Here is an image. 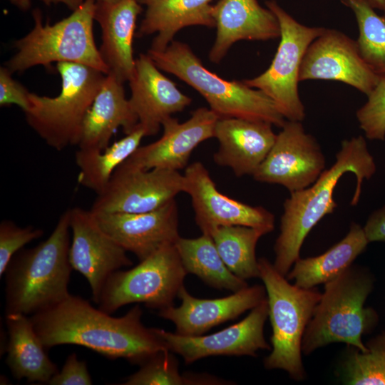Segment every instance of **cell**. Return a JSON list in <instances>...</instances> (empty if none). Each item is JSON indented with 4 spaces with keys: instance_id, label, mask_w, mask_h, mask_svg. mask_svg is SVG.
<instances>
[{
    "instance_id": "obj_32",
    "label": "cell",
    "mask_w": 385,
    "mask_h": 385,
    "mask_svg": "<svg viewBox=\"0 0 385 385\" xmlns=\"http://www.w3.org/2000/svg\"><path fill=\"white\" fill-rule=\"evenodd\" d=\"M366 351L348 346L341 364L343 381L350 385H385V331L370 339Z\"/></svg>"
},
{
    "instance_id": "obj_24",
    "label": "cell",
    "mask_w": 385,
    "mask_h": 385,
    "mask_svg": "<svg viewBox=\"0 0 385 385\" xmlns=\"http://www.w3.org/2000/svg\"><path fill=\"white\" fill-rule=\"evenodd\" d=\"M123 83L107 74L83 122L79 148L103 150L119 128L125 134L138 124L137 116L126 98Z\"/></svg>"
},
{
    "instance_id": "obj_4",
    "label": "cell",
    "mask_w": 385,
    "mask_h": 385,
    "mask_svg": "<svg viewBox=\"0 0 385 385\" xmlns=\"http://www.w3.org/2000/svg\"><path fill=\"white\" fill-rule=\"evenodd\" d=\"M374 282L369 269L352 265L324 284L302 339V354L309 355L322 346L339 342L366 351L362 337L370 333L379 322L377 312L364 306Z\"/></svg>"
},
{
    "instance_id": "obj_2",
    "label": "cell",
    "mask_w": 385,
    "mask_h": 385,
    "mask_svg": "<svg viewBox=\"0 0 385 385\" xmlns=\"http://www.w3.org/2000/svg\"><path fill=\"white\" fill-rule=\"evenodd\" d=\"M376 170L374 159L361 135L342 142L334 163L324 170L309 187L290 192L283 204L280 232L274 246L276 270L287 276L294 263L300 257V250L306 237L326 215L333 212L337 203L333 194L342 175L353 173L356 179L351 201L356 205L360 197L364 180L370 179Z\"/></svg>"
},
{
    "instance_id": "obj_16",
    "label": "cell",
    "mask_w": 385,
    "mask_h": 385,
    "mask_svg": "<svg viewBox=\"0 0 385 385\" xmlns=\"http://www.w3.org/2000/svg\"><path fill=\"white\" fill-rule=\"evenodd\" d=\"M379 79L365 63L356 41L325 29L309 46L303 58L299 81L332 80L349 85L368 96Z\"/></svg>"
},
{
    "instance_id": "obj_12",
    "label": "cell",
    "mask_w": 385,
    "mask_h": 385,
    "mask_svg": "<svg viewBox=\"0 0 385 385\" xmlns=\"http://www.w3.org/2000/svg\"><path fill=\"white\" fill-rule=\"evenodd\" d=\"M325 165L315 138L305 132L300 121L286 120L252 177L257 182L282 185L292 192L315 183Z\"/></svg>"
},
{
    "instance_id": "obj_31",
    "label": "cell",
    "mask_w": 385,
    "mask_h": 385,
    "mask_svg": "<svg viewBox=\"0 0 385 385\" xmlns=\"http://www.w3.org/2000/svg\"><path fill=\"white\" fill-rule=\"evenodd\" d=\"M354 12L359 29L356 41L367 66L378 76L385 77V17L379 15L369 0H341Z\"/></svg>"
},
{
    "instance_id": "obj_15",
    "label": "cell",
    "mask_w": 385,
    "mask_h": 385,
    "mask_svg": "<svg viewBox=\"0 0 385 385\" xmlns=\"http://www.w3.org/2000/svg\"><path fill=\"white\" fill-rule=\"evenodd\" d=\"M68 210L72 233L69 262L87 279L97 304L110 275L133 262L127 252L101 228L91 210L76 207Z\"/></svg>"
},
{
    "instance_id": "obj_23",
    "label": "cell",
    "mask_w": 385,
    "mask_h": 385,
    "mask_svg": "<svg viewBox=\"0 0 385 385\" xmlns=\"http://www.w3.org/2000/svg\"><path fill=\"white\" fill-rule=\"evenodd\" d=\"M141 5L139 0L96 1L94 19L102 34L99 51L108 68V74L122 83L128 81L135 70L132 43Z\"/></svg>"
},
{
    "instance_id": "obj_35",
    "label": "cell",
    "mask_w": 385,
    "mask_h": 385,
    "mask_svg": "<svg viewBox=\"0 0 385 385\" xmlns=\"http://www.w3.org/2000/svg\"><path fill=\"white\" fill-rule=\"evenodd\" d=\"M41 229L32 226L21 227L8 220L0 223V277H1L14 256L24 245L41 237Z\"/></svg>"
},
{
    "instance_id": "obj_22",
    "label": "cell",
    "mask_w": 385,
    "mask_h": 385,
    "mask_svg": "<svg viewBox=\"0 0 385 385\" xmlns=\"http://www.w3.org/2000/svg\"><path fill=\"white\" fill-rule=\"evenodd\" d=\"M212 16L217 35L209 59L213 63H219L238 41H267L280 36L277 17L257 0H219L212 5Z\"/></svg>"
},
{
    "instance_id": "obj_20",
    "label": "cell",
    "mask_w": 385,
    "mask_h": 385,
    "mask_svg": "<svg viewBox=\"0 0 385 385\" xmlns=\"http://www.w3.org/2000/svg\"><path fill=\"white\" fill-rule=\"evenodd\" d=\"M128 82L129 103L145 136L157 134L165 120L183 111L192 102L159 71L148 53H141L135 59L134 73Z\"/></svg>"
},
{
    "instance_id": "obj_19",
    "label": "cell",
    "mask_w": 385,
    "mask_h": 385,
    "mask_svg": "<svg viewBox=\"0 0 385 385\" xmlns=\"http://www.w3.org/2000/svg\"><path fill=\"white\" fill-rule=\"evenodd\" d=\"M178 297L179 307L170 306L158 311V315L175 325V332L183 336L203 335L212 327L232 320L251 310L267 298L265 286L255 284L217 299H199L183 285Z\"/></svg>"
},
{
    "instance_id": "obj_1",
    "label": "cell",
    "mask_w": 385,
    "mask_h": 385,
    "mask_svg": "<svg viewBox=\"0 0 385 385\" xmlns=\"http://www.w3.org/2000/svg\"><path fill=\"white\" fill-rule=\"evenodd\" d=\"M143 310L135 304L125 315L113 317L79 296L69 294L51 308L30 317L46 349L62 344L90 349L108 359H123L142 365L168 349L155 328L142 322Z\"/></svg>"
},
{
    "instance_id": "obj_26",
    "label": "cell",
    "mask_w": 385,
    "mask_h": 385,
    "mask_svg": "<svg viewBox=\"0 0 385 385\" xmlns=\"http://www.w3.org/2000/svg\"><path fill=\"white\" fill-rule=\"evenodd\" d=\"M6 364L13 376L47 384L58 370L48 356L30 317L20 313L6 314Z\"/></svg>"
},
{
    "instance_id": "obj_10",
    "label": "cell",
    "mask_w": 385,
    "mask_h": 385,
    "mask_svg": "<svg viewBox=\"0 0 385 385\" xmlns=\"http://www.w3.org/2000/svg\"><path fill=\"white\" fill-rule=\"evenodd\" d=\"M265 4L278 20L280 42L269 68L243 82L271 98L285 119L302 122L305 111L298 92L300 68L309 46L325 28L299 23L274 0L267 1Z\"/></svg>"
},
{
    "instance_id": "obj_37",
    "label": "cell",
    "mask_w": 385,
    "mask_h": 385,
    "mask_svg": "<svg viewBox=\"0 0 385 385\" xmlns=\"http://www.w3.org/2000/svg\"><path fill=\"white\" fill-rule=\"evenodd\" d=\"M49 385H91V376L85 361H80L76 354H71L61 369L47 383Z\"/></svg>"
},
{
    "instance_id": "obj_8",
    "label": "cell",
    "mask_w": 385,
    "mask_h": 385,
    "mask_svg": "<svg viewBox=\"0 0 385 385\" xmlns=\"http://www.w3.org/2000/svg\"><path fill=\"white\" fill-rule=\"evenodd\" d=\"M61 90L55 97L30 93L28 125L51 148L60 151L78 145L83 122L106 74L94 68L71 62L56 65Z\"/></svg>"
},
{
    "instance_id": "obj_5",
    "label": "cell",
    "mask_w": 385,
    "mask_h": 385,
    "mask_svg": "<svg viewBox=\"0 0 385 385\" xmlns=\"http://www.w3.org/2000/svg\"><path fill=\"white\" fill-rule=\"evenodd\" d=\"M148 54L159 69L195 89L219 118L261 120L279 128L286 122L274 101L262 91L211 72L185 43L173 41L164 51L149 49Z\"/></svg>"
},
{
    "instance_id": "obj_29",
    "label": "cell",
    "mask_w": 385,
    "mask_h": 385,
    "mask_svg": "<svg viewBox=\"0 0 385 385\" xmlns=\"http://www.w3.org/2000/svg\"><path fill=\"white\" fill-rule=\"evenodd\" d=\"M145 136L138 124L133 131L103 150L78 148L75 154L78 183L97 195L101 193L115 170L140 147Z\"/></svg>"
},
{
    "instance_id": "obj_27",
    "label": "cell",
    "mask_w": 385,
    "mask_h": 385,
    "mask_svg": "<svg viewBox=\"0 0 385 385\" xmlns=\"http://www.w3.org/2000/svg\"><path fill=\"white\" fill-rule=\"evenodd\" d=\"M369 242L364 228L352 222L349 231L342 240L322 255L299 257L286 277L302 288H313L324 284L351 266Z\"/></svg>"
},
{
    "instance_id": "obj_28",
    "label": "cell",
    "mask_w": 385,
    "mask_h": 385,
    "mask_svg": "<svg viewBox=\"0 0 385 385\" xmlns=\"http://www.w3.org/2000/svg\"><path fill=\"white\" fill-rule=\"evenodd\" d=\"M175 246L187 274L196 275L207 285L232 292L248 286L225 265L210 235L202 234L195 238L180 236Z\"/></svg>"
},
{
    "instance_id": "obj_30",
    "label": "cell",
    "mask_w": 385,
    "mask_h": 385,
    "mask_svg": "<svg viewBox=\"0 0 385 385\" xmlns=\"http://www.w3.org/2000/svg\"><path fill=\"white\" fill-rule=\"evenodd\" d=\"M267 234L260 228L229 225L217 227L210 236L227 268L246 280L260 277L256 246L260 238Z\"/></svg>"
},
{
    "instance_id": "obj_34",
    "label": "cell",
    "mask_w": 385,
    "mask_h": 385,
    "mask_svg": "<svg viewBox=\"0 0 385 385\" xmlns=\"http://www.w3.org/2000/svg\"><path fill=\"white\" fill-rule=\"evenodd\" d=\"M367 101L356 111L361 129L369 140H385V77L379 79L367 96Z\"/></svg>"
},
{
    "instance_id": "obj_40",
    "label": "cell",
    "mask_w": 385,
    "mask_h": 385,
    "mask_svg": "<svg viewBox=\"0 0 385 385\" xmlns=\"http://www.w3.org/2000/svg\"><path fill=\"white\" fill-rule=\"evenodd\" d=\"M12 4L21 11H27L31 6V0H9Z\"/></svg>"
},
{
    "instance_id": "obj_36",
    "label": "cell",
    "mask_w": 385,
    "mask_h": 385,
    "mask_svg": "<svg viewBox=\"0 0 385 385\" xmlns=\"http://www.w3.org/2000/svg\"><path fill=\"white\" fill-rule=\"evenodd\" d=\"M12 73L6 67L0 68V105L12 104L20 107L25 113L30 108V92L11 76Z\"/></svg>"
},
{
    "instance_id": "obj_3",
    "label": "cell",
    "mask_w": 385,
    "mask_h": 385,
    "mask_svg": "<svg viewBox=\"0 0 385 385\" xmlns=\"http://www.w3.org/2000/svg\"><path fill=\"white\" fill-rule=\"evenodd\" d=\"M69 210L44 241L18 252L5 272V312L34 314L58 304L69 294Z\"/></svg>"
},
{
    "instance_id": "obj_11",
    "label": "cell",
    "mask_w": 385,
    "mask_h": 385,
    "mask_svg": "<svg viewBox=\"0 0 385 385\" xmlns=\"http://www.w3.org/2000/svg\"><path fill=\"white\" fill-rule=\"evenodd\" d=\"M184 188V175L179 171L146 170L124 162L97 195L91 210L95 214L152 211L174 200Z\"/></svg>"
},
{
    "instance_id": "obj_9",
    "label": "cell",
    "mask_w": 385,
    "mask_h": 385,
    "mask_svg": "<svg viewBox=\"0 0 385 385\" xmlns=\"http://www.w3.org/2000/svg\"><path fill=\"white\" fill-rule=\"evenodd\" d=\"M187 274L175 244H168L134 267L111 274L97 304L108 314L132 303L159 311L173 305Z\"/></svg>"
},
{
    "instance_id": "obj_7",
    "label": "cell",
    "mask_w": 385,
    "mask_h": 385,
    "mask_svg": "<svg viewBox=\"0 0 385 385\" xmlns=\"http://www.w3.org/2000/svg\"><path fill=\"white\" fill-rule=\"evenodd\" d=\"M96 1L84 0L68 16L53 24H43L41 11L34 9V28L14 42L16 53L5 66L13 73L53 62H71L94 68L107 75L108 68L93 36Z\"/></svg>"
},
{
    "instance_id": "obj_25",
    "label": "cell",
    "mask_w": 385,
    "mask_h": 385,
    "mask_svg": "<svg viewBox=\"0 0 385 385\" xmlns=\"http://www.w3.org/2000/svg\"><path fill=\"white\" fill-rule=\"evenodd\" d=\"M212 0H139L146 7L137 37L157 34L150 49L162 51L182 29L215 26Z\"/></svg>"
},
{
    "instance_id": "obj_39",
    "label": "cell",
    "mask_w": 385,
    "mask_h": 385,
    "mask_svg": "<svg viewBox=\"0 0 385 385\" xmlns=\"http://www.w3.org/2000/svg\"><path fill=\"white\" fill-rule=\"evenodd\" d=\"M84 0H53V4H62L73 11L80 6Z\"/></svg>"
},
{
    "instance_id": "obj_6",
    "label": "cell",
    "mask_w": 385,
    "mask_h": 385,
    "mask_svg": "<svg viewBox=\"0 0 385 385\" xmlns=\"http://www.w3.org/2000/svg\"><path fill=\"white\" fill-rule=\"evenodd\" d=\"M260 278L264 283L272 334L271 353L265 358L267 369L285 371L294 381L305 378L302 342L322 292L317 287L290 284L267 258L258 259Z\"/></svg>"
},
{
    "instance_id": "obj_18",
    "label": "cell",
    "mask_w": 385,
    "mask_h": 385,
    "mask_svg": "<svg viewBox=\"0 0 385 385\" xmlns=\"http://www.w3.org/2000/svg\"><path fill=\"white\" fill-rule=\"evenodd\" d=\"M93 214L101 228L139 261L180 237L175 199L145 212Z\"/></svg>"
},
{
    "instance_id": "obj_42",
    "label": "cell",
    "mask_w": 385,
    "mask_h": 385,
    "mask_svg": "<svg viewBox=\"0 0 385 385\" xmlns=\"http://www.w3.org/2000/svg\"><path fill=\"white\" fill-rule=\"evenodd\" d=\"M46 6H50L53 4V0H41Z\"/></svg>"
},
{
    "instance_id": "obj_21",
    "label": "cell",
    "mask_w": 385,
    "mask_h": 385,
    "mask_svg": "<svg viewBox=\"0 0 385 385\" xmlns=\"http://www.w3.org/2000/svg\"><path fill=\"white\" fill-rule=\"evenodd\" d=\"M272 125L237 118H218L214 138L219 143L214 162L232 169L237 177L252 175L273 146L277 135Z\"/></svg>"
},
{
    "instance_id": "obj_17",
    "label": "cell",
    "mask_w": 385,
    "mask_h": 385,
    "mask_svg": "<svg viewBox=\"0 0 385 385\" xmlns=\"http://www.w3.org/2000/svg\"><path fill=\"white\" fill-rule=\"evenodd\" d=\"M218 118L214 112L205 107L195 110L183 123L171 116L163 121V133L158 140L140 146L125 162L146 170L179 171L186 168L195 148L214 138Z\"/></svg>"
},
{
    "instance_id": "obj_41",
    "label": "cell",
    "mask_w": 385,
    "mask_h": 385,
    "mask_svg": "<svg viewBox=\"0 0 385 385\" xmlns=\"http://www.w3.org/2000/svg\"><path fill=\"white\" fill-rule=\"evenodd\" d=\"M369 1L372 6L381 11L385 17V0H369Z\"/></svg>"
},
{
    "instance_id": "obj_13",
    "label": "cell",
    "mask_w": 385,
    "mask_h": 385,
    "mask_svg": "<svg viewBox=\"0 0 385 385\" xmlns=\"http://www.w3.org/2000/svg\"><path fill=\"white\" fill-rule=\"evenodd\" d=\"M183 175L184 192L191 198L195 222L202 234L210 235L217 227L229 225L260 228L268 233L274 230V216L272 212L222 194L202 163L188 165Z\"/></svg>"
},
{
    "instance_id": "obj_33",
    "label": "cell",
    "mask_w": 385,
    "mask_h": 385,
    "mask_svg": "<svg viewBox=\"0 0 385 385\" xmlns=\"http://www.w3.org/2000/svg\"><path fill=\"white\" fill-rule=\"evenodd\" d=\"M123 385L189 384L186 374H181L178 362L168 349L158 351L134 374L126 378Z\"/></svg>"
},
{
    "instance_id": "obj_43",
    "label": "cell",
    "mask_w": 385,
    "mask_h": 385,
    "mask_svg": "<svg viewBox=\"0 0 385 385\" xmlns=\"http://www.w3.org/2000/svg\"><path fill=\"white\" fill-rule=\"evenodd\" d=\"M97 1H103L113 2V1H118V0H97Z\"/></svg>"
},
{
    "instance_id": "obj_38",
    "label": "cell",
    "mask_w": 385,
    "mask_h": 385,
    "mask_svg": "<svg viewBox=\"0 0 385 385\" xmlns=\"http://www.w3.org/2000/svg\"><path fill=\"white\" fill-rule=\"evenodd\" d=\"M371 242H385V205L374 211L363 227Z\"/></svg>"
},
{
    "instance_id": "obj_14",
    "label": "cell",
    "mask_w": 385,
    "mask_h": 385,
    "mask_svg": "<svg viewBox=\"0 0 385 385\" xmlns=\"http://www.w3.org/2000/svg\"><path fill=\"white\" fill-rule=\"evenodd\" d=\"M268 317L266 298L242 321L212 334L188 337L155 330L168 349L180 355L188 364L210 356H256L259 350H271L264 336Z\"/></svg>"
}]
</instances>
